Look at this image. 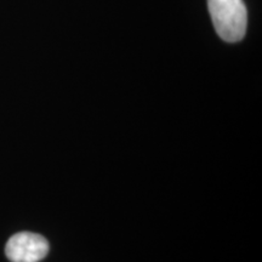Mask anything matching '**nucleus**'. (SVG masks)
Wrapping results in <instances>:
<instances>
[{"mask_svg":"<svg viewBox=\"0 0 262 262\" xmlns=\"http://www.w3.org/2000/svg\"><path fill=\"white\" fill-rule=\"evenodd\" d=\"M49 253V243L42 235L19 232L9 239L5 254L11 262H39Z\"/></svg>","mask_w":262,"mask_h":262,"instance_id":"2","label":"nucleus"},{"mask_svg":"<svg viewBox=\"0 0 262 262\" xmlns=\"http://www.w3.org/2000/svg\"><path fill=\"white\" fill-rule=\"evenodd\" d=\"M215 31L222 40L237 42L244 38L248 11L243 0H208Z\"/></svg>","mask_w":262,"mask_h":262,"instance_id":"1","label":"nucleus"}]
</instances>
